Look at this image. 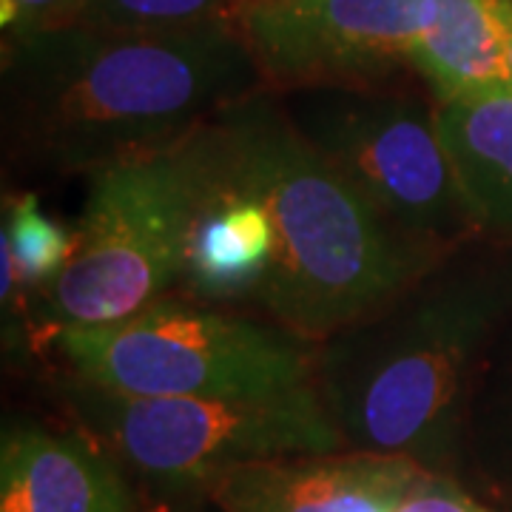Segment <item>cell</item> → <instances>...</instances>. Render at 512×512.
<instances>
[{"mask_svg": "<svg viewBox=\"0 0 512 512\" xmlns=\"http://www.w3.org/2000/svg\"><path fill=\"white\" fill-rule=\"evenodd\" d=\"M262 86L234 20L183 32L69 23L6 37L3 146L32 174H89L180 143Z\"/></svg>", "mask_w": 512, "mask_h": 512, "instance_id": "1", "label": "cell"}, {"mask_svg": "<svg viewBox=\"0 0 512 512\" xmlns=\"http://www.w3.org/2000/svg\"><path fill=\"white\" fill-rule=\"evenodd\" d=\"M507 66H510L512 83V0H507Z\"/></svg>", "mask_w": 512, "mask_h": 512, "instance_id": "19", "label": "cell"}, {"mask_svg": "<svg viewBox=\"0 0 512 512\" xmlns=\"http://www.w3.org/2000/svg\"><path fill=\"white\" fill-rule=\"evenodd\" d=\"M436 0H242L237 26L268 89L373 83L410 66Z\"/></svg>", "mask_w": 512, "mask_h": 512, "instance_id": "8", "label": "cell"}, {"mask_svg": "<svg viewBox=\"0 0 512 512\" xmlns=\"http://www.w3.org/2000/svg\"><path fill=\"white\" fill-rule=\"evenodd\" d=\"M83 0H0V26L6 37L60 29L77 20Z\"/></svg>", "mask_w": 512, "mask_h": 512, "instance_id": "16", "label": "cell"}, {"mask_svg": "<svg viewBox=\"0 0 512 512\" xmlns=\"http://www.w3.org/2000/svg\"><path fill=\"white\" fill-rule=\"evenodd\" d=\"M279 97L302 137L407 234L441 251L481 234L444 148L436 94L427 97L396 74Z\"/></svg>", "mask_w": 512, "mask_h": 512, "instance_id": "7", "label": "cell"}, {"mask_svg": "<svg viewBox=\"0 0 512 512\" xmlns=\"http://www.w3.org/2000/svg\"><path fill=\"white\" fill-rule=\"evenodd\" d=\"M200 143L214 180L254 197L271 220V268L251 302L296 336L328 339L453 254L390 220L302 137L268 86L214 114Z\"/></svg>", "mask_w": 512, "mask_h": 512, "instance_id": "2", "label": "cell"}, {"mask_svg": "<svg viewBox=\"0 0 512 512\" xmlns=\"http://www.w3.org/2000/svg\"><path fill=\"white\" fill-rule=\"evenodd\" d=\"M421 473L413 458L336 450L242 464L205 495L222 512H393Z\"/></svg>", "mask_w": 512, "mask_h": 512, "instance_id": "9", "label": "cell"}, {"mask_svg": "<svg viewBox=\"0 0 512 512\" xmlns=\"http://www.w3.org/2000/svg\"><path fill=\"white\" fill-rule=\"evenodd\" d=\"M74 382L140 399H256L316 384L319 342L271 319L165 293L140 313L52 336Z\"/></svg>", "mask_w": 512, "mask_h": 512, "instance_id": "5", "label": "cell"}, {"mask_svg": "<svg viewBox=\"0 0 512 512\" xmlns=\"http://www.w3.org/2000/svg\"><path fill=\"white\" fill-rule=\"evenodd\" d=\"M205 171L208 191L188 234L180 285L202 302H251L271 268V220L254 197L217 183L208 163Z\"/></svg>", "mask_w": 512, "mask_h": 512, "instance_id": "11", "label": "cell"}, {"mask_svg": "<svg viewBox=\"0 0 512 512\" xmlns=\"http://www.w3.org/2000/svg\"><path fill=\"white\" fill-rule=\"evenodd\" d=\"M63 404L143 487L146 504L208 493L242 464L348 450L316 384L256 399H140L69 379Z\"/></svg>", "mask_w": 512, "mask_h": 512, "instance_id": "6", "label": "cell"}, {"mask_svg": "<svg viewBox=\"0 0 512 512\" xmlns=\"http://www.w3.org/2000/svg\"><path fill=\"white\" fill-rule=\"evenodd\" d=\"M439 126L478 231H512V86L439 103Z\"/></svg>", "mask_w": 512, "mask_h": 512, "instance_id": "12", "label": "cell"}, {"mask_svg": "<svg viewBox=\"0 0 512 512\" xmlns=\"http://www.w3.org/2000/svg\"><path fill=\"white\" fill-rule=\"evenodd\" d=\"M393 512H490L441 473H421Z\"/></svg>", "mask_w": 512, "mask_h": 512, "instance_id": "17", "label": "cell"}, {"mask_svg": "<svg viewBox=\"0 0 512 512\" xmlns=\"http://www.w3.org/2000/svg\"><path fill=\"white\" fill-rule=\"evenodd\" d=\"M0 512H146V501L86 427L15 424L0 444Z\"/></svg>", "mask_w": 512, "mask_h": 512, "instance_id": "10", "label": "cell"}, {"mask_svg": "<svg viewBox=\"0 0 512 512\" xmlns=\"http://www.w3.org/2000/svg\"><path fill=\"white\" fill-rule=\"evenodd\" d=\"M498 311V285L461 245L379 311L322 339L316 387L348 450L444 473Z\"/></svg>", "mask_w": 512, "mask_h": 512, "instance_id": "3", "label": "cell"}, {"mask_svg": "<svg viewBox=\"0 0 512 512\" xmlns=\"http://www.w3.org/2000/svg\"><path fill=\"white\" fill-rule=\"evenodd\" d=\"M69 251L72 234L40 208L35 194L9 197L3 211V311L18 305L20 291H43L63 271Z\"/></svg>", "mask_w": 512, "mask_h": 512, "instance_id": "14", "label": "cell"}, {"mask_svg": "<svg viewBox=\"0 0 512 512\" xmlns=\"http://www.w3.org/2000/svg\"><path fill=\"white\" fill-rule=\"evenodd\" d=\"M242 0H83L74 23L109 32H183L237 23Z\"/></svg>", "mask_w": 512, "mask_h": 512, "instance_id": "15", "label": "cell"}, {"mask_svg": "<svg viewBox=\"0 0 512 512\" xmlns=\"http://www.w3.org/2000/svg\"><path fill=\"white\" fill-rule=\"evenodd\" d=\"M86 177L89 194L69 259L40 291L49 336L114 325L180 285L188 234L208 191L200 128Z\"/></svg>", "mask_w": 512, "mask_h": 512, "instance_id": "4", "label": "cell"}, {"mask_svg": "<svg viewBox=\"0 0 512 512\" xmlns=\"http://www.w3.org/2000/svg\"><path fill=\"white\" fill-rule=\"evenodd\" d=\"M410 66L439 103L512 86L507 0H436V15L410 52Z\"/></svg>", "mask_w": 512, "mask_h": 512, "instance_id": "13", "label": "cell"}, {"mask_svg": "<svg viewBox=\"0 0 512 512\" xmlns=\"http://www.w3.org/2000/svg\"><path fill=\"white\" fill-rule=\"evenodd\" d=\"M146 512H222L211 495H183L171 501H148Z\"/></svg>", "mask_w": 512, "mask_h": 512, "instance_id": "18", "label": "cell"}]
</instances>
